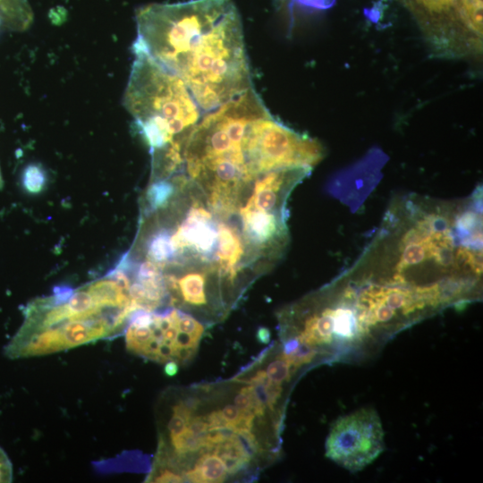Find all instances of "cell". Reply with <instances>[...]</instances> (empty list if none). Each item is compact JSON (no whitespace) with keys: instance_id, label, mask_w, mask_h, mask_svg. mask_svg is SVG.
<instances>
[{"instance_id":"1","label":"cell","mask_w":483,"mask_h":483,"mask_svg":"<svg viewBox=\"0 0 483 483\" xmlns=\"http://www.w3.org/2000/svg\"><path fill=\"white\" fill-rule=\"evenodd\" d=\"M482 189L443 200H393L353 264L374 282L413 289L448 304L473 298L482 277Z\"/></svg>"},{"instance_id":"22","label":"cell","mask_w":483,"mask_h":483,"mask_svg":"<svg viewBox=\"0 0 483 483\" xmlns=\"http://www.w3.org/2000/svg\"><path fill=\"white\" fill-rule=\"evenodd\" d=\"M179 365L177 362L171 360L165 364V372L166 375L172 377L177 374Z\"/></svg>"},{"instance_id":"2","label":"cell","mask_w":483,"mask_h":483,"mask_svg":"<svg viewBox=\"0 0 483 483\" xmlns=\"http://www.w3.org/2000/svg\"><path fill=\"white\" fill-rule=\"evenodd\" d=\"M140 51L180 78L203 112L251 86L240 14L232 0L150 4L136 12Z\"/></svg>"},{"instance_id":"7","label":"cell","mask_w":483,"mask_h":483,"mask_svg":"<svg viewBox=\"0 0 483 483\" xmlns=\"http://www.w3.org/2000/svg\"><path fill=\"white\" fill-rule=\"evenodd\" d=\"M186 180V176L178 174L165 179L150 180L144 197V214L165 208Z\"/></svg>"},{"instance_id":"14","label":"cell","mask_w":483,"mask_h":483,"mask_svg":"<svg viewBox=\"0 0 483 483\" xmlns=\"http://www.w3.org/2000/svg\"><path fill=\"white\" fill-rule=\"evenodd\" d=\"M269 381L281 385L290 377V365L282 358L270 362L266 369Z\"/></svg>"},{"instance_id":"4","label":"cell","mask_w":483,"mask_h":483,"mask_svg":"<svg viewBox=\"0 0 483 483\" xmlns=\"http://www.w3.org/2000/svg\"><path fill=\"white\" fill-rule=\"evenodd\" d=\"M133 52L123 105L150 149L152 165H181L202 110L180 78L145 53Z\"/></svg>"},{"instance_id":"11","label":"cell","mask_w":483,"mask_h":483,"mask_svg":"<svg viewBox=\"0 0 483 483\" xmlns=\"http://www.w3.org/2000/svg\"><path fill=\"white\" fill-rule=\"evenodd\" d=\"M462 22L468 30L482 41V0H454Z\"/></svg>"},{"instance_id":"6","label":"cell","mask_w":483,"mask_h":483,"mask_svg":"<svg viewBox=\"0 0 483 483\" xmlns=\"http://www.w3.org/2000/svg\"><path fill=\"white\" fill-rule=\"evenodd\" d=\"M419 24L437 54L460 56L480 54L482 41L465 27L454 0H401Z\"/></svg>"},{"instance_id":"13","label":"cell","mask_w":483,"mask_h":483,"mask_svg":"<svg viewBox=\"0 0 483 483\" xmlns=\"http://www.w3.org/2000/svg\"><path fill=\"white\" fill-rule=\"evenodd\" d=\"M233 402L240 410L251 411L255 416L261 417L265 413L266 407L258 401L250 385L240 389L233 399Z\"/></svg>"},{"instance_id":"3","label":"cell","mask_w":483,"mask_h":483,"mask_svg":"<svg viewBox=\"0 0 483 483\" xmlns=\"http://www.w3.org/2000/svg\"><path fill=\"white\" fill-rule=\"evenodd\" d=\"M132 279L121 262L105 276L76 289L60 286L30 301L8 343L9 359L38 357L118 335L140 309L131 295Z\"/></svg>"},{"instance_id":"10","label":"cell","mask_w":483,"mask_h":483,"mask_svg":"<svg viewBox=\"0 0 483 483\" xmlns=\"http://www.w3.org/2000/svg\"><path fill=\"white\" fill-rule=\"evenodd\" d=\"M212 453L224 461L227 474L240 471L251 460L238 442L235 432L223 443L215 446Z\"/></svg>"},{"instance_id":"5","label":"cell","mask_w":483,"mask_h":483,"mask_svg":"<svg viewBox=\"0 0 483 483\" xmlns=\"http://www.w3.org/2000/svg\"><path fill=\"white\" fill-rule=\"evenodd\" d=\"M384 429L373 408H361L338 418L326 440V456L343 469L357 472L385 450Z\"/></svg>"},{"instance_id":"12","label":"cell","mask_w":483,"mask_h":483,"mask_svg":"<svg viewBox=\"0 0 483 483\" xmlns=\"http://www.w3.org/2000/svg\"><path fill=\"white\" fill-rule=\"evenodd\" d=\"M21 183L28 193L33 195L40 193L47 184L45 169L39 164H29L22 171Z\"/></svg>"},{"instance_id":"17","label":"cell","mask_w":483,"mask_h":483,"mask_svg":"<svg viewBox=\"0 0 483 483\" xmlns=\"http://www.w3.org/2000/svg\"><path fill=\"white\" fill-rule=\"evenodd\" d=\"M12 462L5 452L0 447V483H9L12 482Z\"/></svg>"},{"instance_id":"19","label":"cell","mask_w":483,"mask_h":483,"mask_svg":"<svg viewBox=\"0 0 483 483\" xmlns=\"http://www.w3.org/2000/svg\"><path fill=\"white\" fill-rule=\"evenodd\" d=\"M203 417L207 422L208 430L227 428V423L221 413V410L213 411Z\"/></svg>"},{"instance_id":"24","label":"cell","mask_w":483,"mask_h":483,"mask_svg":"<svg viewBox=\"0 0 483 483\" xmlns=\"http://www.w3.org/2000/svg\"><path fill=\"white\" fill-rule=\"evenodd\" d=\"M1 25V24H0Z\"/></svg>"},{"instance_id":"15","label":"cell","mask_w":483,"mask_h":483,"mask_svg":"<svg viewBox=\"0 0 483 483\" xmlns=\"http://www.w3.org/2000/svg\"><path fill=\"white\" fill-rule=\"evenodd\" d=\"M179 329L191 335L198 341L200 340L204 333V326L199 321L182 312L180 313Z\"/></svg>"},{"instance_id":"8","label":"cell","mask_w":483,"mask_h":483,"mask_svg":"<svg viewBox=\"0 0 483 483\" xmlns=\"http://www.w3.org/2000/svg\"><path fill=\"white\" fill-rule=\"evenodd\" d=\"M191 482L219 483L225 481L227 470L224 461L216 454L206 452L197 460L193 469L184 472Z\"/></svg>"},{"instance_id":"21","label":"cell","mask_w":483,"mask_h":483,"mask_svg":"<svg viewBox=\"0 0 483 483\" xmlns=\"http://www.w3.org/2000/svg\"><path fill=\"white\" fill-rule=\"evenodd\" d=\"M270 331L267 327H259L257 332V339L261 343H268L270 341Z\"/></svg>"},{"instance_id":"9","label":"cell","mask_w":483,"mask_h":483,"mask_svg":"<svg viewBox=\"0 0 483 483\" xmlns=\"http://www.w3.org/2000/svg\"><path fill=\"white\" fill-rule=\"evenodd\" d=\"M33 21L27 0H0V24L13 31H24Z\"/></svg>"},{"instance_id":"16","label":"cell","mask_w":483,"mask_h":483,"mask_svg":"<svg viewBox=\"0 0 483 483\" xmlns=\"http://www.w3.org/2000/svg\"><path fill=\"white\" fill-rule=\"evenodd\" d=\"M236 438L248 456L252 459L259 452L256 436L251 431H240L235 433Z\"/></svg>"},{"instance_id":"18","label":"cell","mask_w":483,"mask_h":483,"mask_svg":"<svg viewBox=\"0 0 483 483\" xmlns=\"http://www.w3.org/2000/svg\"><path fill=\"white\" fill-rule=\"evenodd\" d=\"M221 413L227 423V428L233 430L241 417V410L235 405L227 404L221 410Z\"/></svg>"},{"instance_id":"23","label":"cell","mask_w":483,"mask_h":483,"mask_svg":"<svg viewBox=\"0 0 483 483\" xmlns=\"http://www.w3.org/2000/svg\"><path fill=\"white\" fill-rule=\"evenodd\" d=\"M3 185H4V181H3V177H2V174L0 170V190L3 188Z\"/></svg>"},{"instance_id":"20","label":"cell","mask_w":483,"mask_h":483,"mask_svg":"<svg viewBox=\"0 0 483 483\" xmlns=\"http://www.w3.org/2000/svg\"><path fill=\"white\" fill-rule=\"evenodd\" d=\"M187 428L195 435L205 436L208 431L207 422L203 416H192Z\"/></svg>"}]
</instances>
